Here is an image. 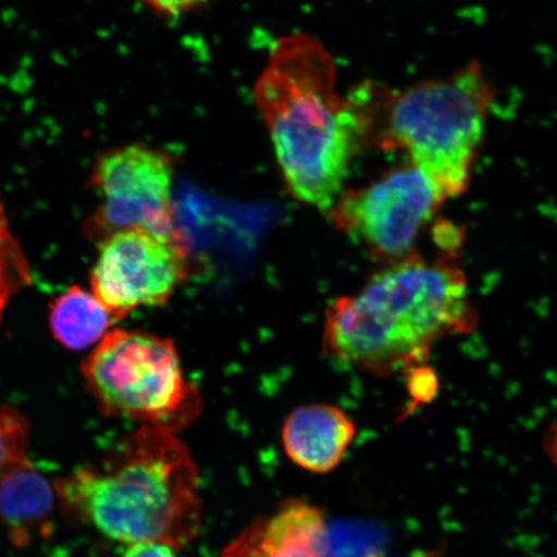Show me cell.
<instances>
[{"instance_id":"cell-12","label":"cell","mask_w":557,"mask_h":557,"mask_svg":"<svg viewBox=\"0 0 557 557\" xmlns=\"http://www.w3.org/2000/svg\"><path fill=\"white\" fill-rule=\"evenodd\" d=\"M114 322L99 299L78 287L70 288L51 305L53 337L69 350H85L99 343Z\"/></svg>"},{"instance_id":"cell-1","label":"cell","mask_w":557,"mask_h":557,"mask_svg":"<svg viewBox=\"0 0 557 557\" xmlns=\"http://www.w3.org/2000/svg\"><path fill=\"white\" fill-rule=\"evenodd\" d=\"M255 100L292 195L331 211L371 129L369 90L343 99L332 54L310 35L294 34L276 41Z\"/></svg>"},{"instance_id":"cell-9","label":"cell","mask_w":557,"mask_h":557,"mask_svg":"<svg viewBox=\"0 0 557 557\" xmlns=\"http://www.w3.org/2000/svg\"><path fill=\"white\" fill-rule=\"evenodd\" d=\"M354 437L350 418L326 404L297 408L283 428V445L288 457L299 468L317 473L336 469Z\"/></svg>"},{"instance_id":"cell-5","label":"cell","mask_w":557,"mask_h":557,"mask_svg":"<svg viewBox=\"0 0 557 557\" xmlns=\"http://www.w3.org/2000/svg\"><path fill=\"white\" fill-rule=\"evenodd\" d=\"M82 372L104 416L174 434L200 413L201 396L186 380L171 339L137 331L108 332Z\"/></svg>"},{"instance_id":"cell-14","label":"cell","mask_w":557,"mask_h":557,"mask_svg":"<svg viewBox=\"0 0 557 557\" xmlns=\"http://www.w3.org/2000/svg\"><path fill=\"white\" fill-rule=\"evenodd\" d=\"M29 422L15 408L0 406V480L13 470L29 466Z\"/></svg>"},{"instance_id":"cell-7","label":"cell","mask_w":557,"mask_h":557,"mask_svg":"<svg viewBox=\"0 0 557 557\" xmlns=\"http://www.w3.org/2000/svg\"><path fill=\"white\" fill-rule=\"evenodd\" d=\"M172 178L171 159L162 151L145 145L104 151L90 177L102 203L89 220V236L100 244L121 230L138 228L184 242L174 224Z\"/></svg>"},{"instance_id":"cell-8","label":"cell","mask_w":557,"mask_h":557,"mask_svg":"<svg viewBox=\"0 0 557 557\" xmlns=\"http://www.w3.org/2000/svg\"><path fill=\"white\" fill-rule=\"evenodd\" d=\"M186 274L185 242L166 240L145 230L128 228L100 243L90 287L117 322L141 306L169 301Z\"/></svg>"},{"instance_id":"cell-13","label":"cell","mask_w":557,"mask_h":557,"mask_svg":"<svg viewBox=\"0 0 557 557\" xmlns=\"http://www.w3.org/2000/svg\"><path fill=\"white\" fill-rule=\"evenodd\" d=\"M32 283L30 264L0 203V320L11 298Z\"/></svg>"},{"instance_id":"cell-16","label":"cell","mask_w":557,"mask_h":557,"mask_svg":"<svg viewBox=\"0 0 557 557\" xmlns=\"http://www.w3.org/2000/svg\"><path fill=\"white\" fill-rule=\"evenodd\" d=\"M151 10H154L165 16H178L181 13L190 11L207 0H139Z\"/></svg>"},{"instance_id":"cell-2","label":"cell","mask_w":557,"mask_h":557,"mask_svg":"<svg viewBox=\"0 0 557 557\" xmlns=\"http://www.w3.org/2000/svg\"><path fill=\"white\" fill-rule=\"evenodd\" d=\"M476 324L457 250L433 260L413 252L375 274L360 294L332 302L324 351L334 363L382 377L417 368L436 341Z\"/></svg>"},{"instance_id":"cell-4","label":"cell","mask_w":557,"mask_h":557,"mask_svg":"<svg viewBox=\"0 0 557 557\" xmlns=\"http://www.w3.org/2000/svg\"><path fill=\"white\" fill-rule=\"evenodd\" d=\"M494 92L478 62L400 94H383L380 144L406 152L447 199L469 189Z\"/></svg>"},{"instance_id":"cell-18","label":"cell","mask_w":557,"mask_h":557,"mask_svg":"<svg viewBox=\"0 0 557 557\" xmlns=\"http://www.w3.org/2000/svg\"><path fill=\"white\" fill-rule=\"evenodd\" d=\"M543 445H545L548 458L557 468V420L548 428Z\"/></svg>"},{"instance_id":"cell-11","label":"cell","mask_w":557,"mask_h":557,"mask_svg":"<svg viewBox=\"0 0 557 557\" xmlns=\"http://www.w3.org/2000/svg\"><path fill=\"white\" fill-rule=\"evenodd\" d=\"M262 546L273 557H330L331 535L324 515L302 500H289L260 519Z\"/></svg>"},{"instance_id":"cell-6","label":"cell","mask_w":557,"mask_h":557,"mask_svg":"<svg viewBox=\"0 0 557 557\" xmlns=\"http://www.w3.org/2000/svg\"><path fill=\"white\" fill-rule=\"evenodd\" d=\"M447 197L412 163L347 191L331 209L334 226L373 259L394 263L413 253L423 227Z\"/></svg>"},{"instance_id":"cell-17","label":"cell","mask_w":557,"mask_h":557,"mask_svg":"<svg viewBox=\"0 0 557 557\" xmlns=\"http://www.w3.org/2000/svg\"><path fill=\"white\" fill-rule=\"evenodd\" d=\"M121 557H177L174 548L162 543H138L125 549Z\"/></svg>"},{"instance_id":"cell-10","label":"cell","mask_w":557,"mask_h":557,"mask_svg":"<svg viewBox=\"0 0 557 557\" xmlns=\"http://www.w3.org/2000/svg\"><path fill=\"white\" fill-rule=\"evenodd\" d=\"M55 496V487L32 465L0 480V519L13 545L27 547L37 535L50 533Z\"/></svg>"},{"instance_id":"cell-3","label":"cell","mask_w":557,"mask_h":557,"mask_svg":"<svg viewBox=\"0 0 557 557\" xmlns=\"http://www.w3.org/2000/svg\"><path fill=\"white\" fill-rule=\"evenodd\" d=\"M54 487L69 515L117 542L181 548L200 532L197 465L170 431L141 426Z\"/></svg>"},{"instance_id":"cell-15","label":"cell","mask_w":557,"mask_h":557,"mask_svg":"<svg viewBox=\"0 0 557 557\" xmlns=\"http://www.w3.org/2000/svg\"><path fill=\"white\" fill-rule=\"evenodd\" d=\"M222 557H273L262 546L260 520L230 543Z\"/></svg>"}]
</instances>
